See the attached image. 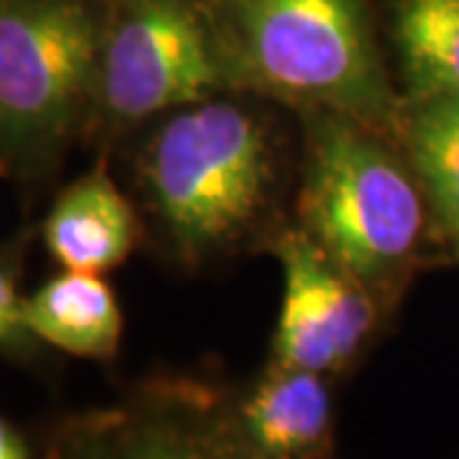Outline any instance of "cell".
<instances>
[{
  "label": "cell",
  "instance_id": "obj_1",
  "mask_svg": "<svg viewBox=\"0 0 459 459\" xmlns=\"http://www.w3.org/2000/svg\"><path fill=\"white\" fill-rule=\"evenodd\" d=\"M146 177L181 246L212 247L261 212L271 184V148L253 115L202 100L174 115L153 138Z\"/></svg>",
  "mask_w": 459,
  "mask_h": 459
},
{
  "label": "cell",
  "instance_id": "obj_2",
  "mask_svg": "<svg viewBox=\"0 0 459 459\" xmlns=\"http://www.w3.org/2000/svg\"><path fill=\"white\" fill-rule=\"evenodd\" d=\"M307 235L355 279L388 273L424 222L421 199L385 148L350 120L329 117L312 141L301 192Z\"/></svg>",
  "mask_w": 459,
  "mask_h": 459
},
{
  "label": "cell",
  "instance_id": "obj_3",
  "mask_svg": "<svg viewBox=\"0 0 459 459\" xmlns=\"http://www.w3.org/2000/svg\"><path fill=\"white\" fill-rule=\"evenodd\" d=\"M100 41L82 0H0V159L65 138L98 84Z\"/></svg>",
  "mask_w": 459,
  "mask_h": 459
},
{
  "label": "cell",
  "instance_id": "obj_4",
  "mask_svg": "<svg viewBox=\"0 0 459 459\" xmlns=\"http://www.w3.org/2000/svg\"><path fill=\"white\" fill-rule=\"evenodd\" d=\"M247 72L286 98L380 120L388 92L360 0H250L243 13Z\"/></svg>",
  "mask_w": 459,
  "mask_h": 459
},
{
  "label": "cell",
  "instance_id": "obj_5",
  "mask_svg": "<svg viewBox=\"0 0 459 459\" xmlns=\"http://www.w3.org/2000/svg\"><path fill=\"white\" fill-rule=\"evenodd\" d=\"M217 80L210 36L184 0H126L100 41L98 87L120 120L197 105Z\"/></svg>",
  "mask_w": 459,
  "mask_h": 459
},
{
  "label": "cell",
  "instance_id": "obj_6",
  "mask_svg": "<svg viewBox=\"0 0 459 459\" xmlns=\"http://www.w3.org/2000/svg\"><path fill=\"white\" fill-rule=\"evenodd\" d=\"M283 301L273 337V365L332 373L350 360L373 327V304L355 276L329 258L309 235L281 243Z\"/></svg>",
  "mask_w": 459,
  "mask_h": 459
},
{
  "label": "cell",
  "instance_id": "obj_7",
  "mask_svg": "<svg viewBox=\"0 0 459 459\" xmlns=\"http://www.w3.org/2000/svg\"><path fill=\"white\" fill-rule=\"evenodd\" d=\"M253 459H319L332 439V395L325 376L273 365L240 411Z\"/></svg>",
  "mask_w": 459,
  "mask_h": 459
},
{
  "label": "cell",
  "instance_id": "obj_8",
  "mask_svg": "<svg viewBox=\"0 0 459 459\" xmlns=\"http://www.w3.org/2000/svg\"><path fill=\"white\" fill-rule=\"evenodd\" d=\"M51 258L65 271L105 273L126 261L138 240L128 199L105 171H92L54 202L44 222Z\"/></svg>",
  "mask_w": 459,
  "mask_h": 459
},
{
  "label": "cell",
  "instance_id": "obj_9",
  "mask_svg": "<svg viewBox=\"0 0 459 459\" xmlns=\"http://www.w3.org/2000/svg\"><path fill=\"white\" fill-rule=\"evenodd\" d=\"M23 322L31 337L74 358H113L123 314L113 289L100 273L66 271L23 299Z\"/></svg>",
  "mask_w": 459,
  "mask_h": 459
},
{
  "label": "cell",
  "instance_id": "obj_10",
  "mask_svg": "<svg viewBox=\"0 0 459 459\" xmlns=\"http://www.w3.org/2000/svg\"><path fill=\"white\" fill-rule=\"evenodd\" d=\"M395 39L419 98L459 100V0H401Z\"/></svg>",
  "mask_w": 459,
  "mask_h": 459
},
{
  "label": "cell",
  "instance_id": "obj_11",
  "mask_svg": "<svg viewBox=\"0 0 459 459\" xmlns=\"http://www.w3.org/2000/svg\"><path fill=\"white\" fill-rule=\"evenodd\" d=\"M411 159L437 212L459 232V100L419 98L406 126Z\"/></svg>",
  "mask_w": 459,
  "mask_h": 459
},
{
  "label": "cell",
  "instance_id": "obj_12",
  "mask_svg": "<svg viewBox=\"0 0 459 459\" xmlns=\"http://www.w3.org/2000/svg\"><path fill=\"white\" fill-rule=\"evenodd\" d=\"M102 455V452H100ZM102 459H232L197 429L156 419L133 427Z\"/></svg>",
  "mask_w": 459,
  "mask_h": 459
},
{
  "label": "cell",
  "instance_id": "obj_13",
  "mask_svg": "<svg viewBox=\"0 0 459 459\" xmlns=\"http://www.w3.org/2000/svg\"><path fill=\"white\" fill-rule=\"evenodd\" d=\"M31 334L23 322V299L18 296L16 283L0 263V350L18 347Z\"/></svg>",
  "mask_w": 459,
  "mask_h": 459
},
{
  "label": "cell",
  "instance_id": "obj_14",
  "mask_svg": "<svg viewBox=\"0 0 459 459\" xmlns=\"http://www.w3.org/2000/svg\"><path fill=\"white\" fill-rule=\"evenodd\" d=\"M0 459H29L23 439L3 419H0Z\"/></svg>",
  "mask_w": 459,
  "mask_h": 459
},
{
  "label": "cell",
  "instance_id": "obj_15",
  "mask_svg": "<svg viewBox=\"0 0 459 459\" xmlns=\"http://www.w3.org/2000/svg\"><path fill=\"white\" fill-rule=\"evenodd\" d=\"M84 459H102V455H100V452H92V455H87Z\"/></svg>",
  "mask_w": 459,
  "mask_h": 459
},
{
  "label": "cell",
  "instance_id": "obj_16",
  "mask_svg": "<svg viewBox=\"0 0 459 459\" xmlns=\"http://www.w3.org/2000/svg\"><path fill=\"white\" fill-rule=\"evenodd\" d=\"M457 250H459V232H457Z\"/></svg>",
  "mask_w": 459,
  "mask_h": 459
}]
</instances>
